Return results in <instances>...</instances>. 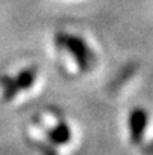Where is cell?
<instances>
[{"instance_id": "cell-1", "label": "cell", "mask_w": 153, "mask_h": 155, "mask_svg": "<svg viewBox=\"0 0 153 155\" xmlns=\"http://www.w3.org/2000/svg\"><path fill=\"white\" fill-rule=\"evenodd\" d=\"M54 39H56L57 47L66 50L74 57V60L77 62L78 68L83 72H87V71H90L95 66L96 56H95V53L92 51V48L87 45V42L83 38L60 32V33H57L54 36Z\"/></svg>"}, {"instance_id": "cell-2", "label": "cell", "mask_w": 153, "mask_h": 155, "mask_svg": "<svg viewBox=\"0 0 153 155\" xmlns=\"http://www.w3.org/2000/svg\"><path fill=\"white\" fill-rule=\"evenodd\" d=\"M38 77V68L29 66L20 71L15 77H0V86H2V100L11 101L15 98L21 91H26L33 86L35 80Z\"/></svg>"}, {"instance_id": "cell-3", "label": "cell", "mask_w": 153, "mask_h": 155, "mask_svg": "<svg viewBox=\"0 0 153 155\" xmlns=\"http://www.w3.org/2000/svg\"><path fill=\"white\" fill-rule=\"evenodd\" d=\"M149 122V114L144 108L137 107L129 114V134H131V143L132 145H141L143 136L146 131Z\"/></svg>"}, {"instance_id": "cell-4", "label": "cell", "mask_w": 153, "mask_h": 155, "mask_svg": "<svg viewBox=\"0 0 153 155\" xmlns=\"http://www.w3.org/2000/svg\"><path fill=\"white\" fill-rule=\"evenodd\" d=\"M45 136L48 139V142L53 143V145H68L72 139V133L69 130V125L63 120L57 122L54 127H50V128H45Z\"/></svg>"}, {"instance_id": "cell-5", "label": "cell", "mask_w": 153, "mask_h": 155, "mask_svg": "<svg viewBox=\"0 0 153 155\" xmlns=\"http://www.w3.org/2000/svg\"><path fill=\"white\" fill-rule=\"evenodd\" d=\"M27 142L39 152L41 155H57L56 148L53 146V143H47V142H41V140H36V139H27Z\"/></svg>"}, {"instance_id": "cell-6", "label": "cell", "mask_w": 153, "mask_h": 155, "mask_svg": "<svg viewBox=\"0 0 153 155\" xmlns=\"http://www.w3.org/2000/svg\"><path fill=\"white\" fill-rule=\"evenodd\" d=\"M141 151H143L144 155H153V140L149 142L147 145H143L141 146Z\"/></svg>"}]
</instances>
